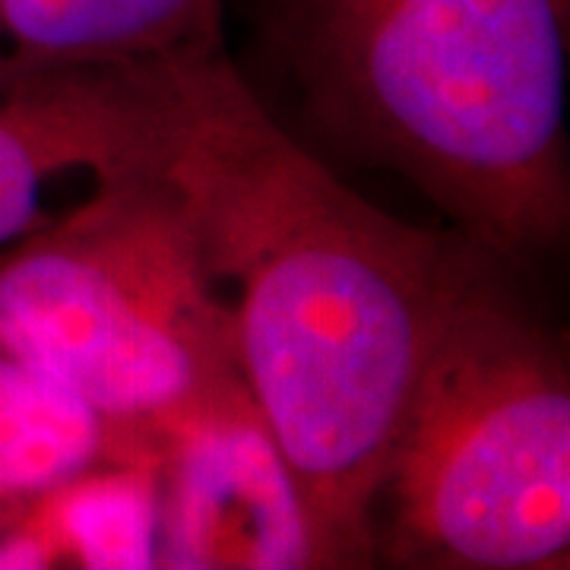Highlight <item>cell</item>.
I'll return each instance as SVG.
<instances>
[{
    "mask_svg": "<svg viewBox=\"0 0 570 570\" xmlns=\"http://www.w3.org/2000/svg\"><path fill=\"white\" fill-rule=\"evenodd\" d=\"M223 288L245 387L305 491L326 568H374V501L431 348L504 266L367 204L261 102L228 48L171 73L159 165Z\"/></svg>",
    "mask_w": 570,
    "mask_h": 570,
    "instance_id": "1",
    "label": "cell"
},
{
    "mask_svg": "<svg viewBox=\"0 0 570 570\" xmlns=\"http://www.w3.org/2000/svg\"><path fill=\"white\" fill-rule=\"evenodd\" d=\"M228 0H0V92L99 70H156L225 48Z\"/></svg>",
    "mask_w": 570,
    "mask_h": 570,
    "instance_id": "7",
    "label": "cell"
},
{
    "mask_svg": "<svg viewBox=\"0 0 570 570\" xmlns=\"http://www.w3.org/2000/svg\"><path fill=\"white\" fill-rule=\"evenodd\" d=\"M311 137L412 184L498 261L570 225L568 0H245Z\"/></svg>",
    "mask_w": 570,
    "mask_h": 570,
    "instance_id": "2",
    "label": "cell"
},
{
    "mask_svg": "<svg viewBox=\"0 0 570 570\" xmlns=\"http://www.w3.org/2000/svg\"><path fill=\"white\" fill-rule=\"evenodd\" d=\"M118 456V438L80 396L0 352V527Z\"/></svg>",
    "mask_w": 570,
    "mask_h": 570,
    "instance_id": "9",
    "label": "cell"
},
{
    "mask_svg": "<svg viewBox=\"0 0 570 570\" xmlns=\"http://www.w3.org/2000/svg\"><path fill=\"white\" fill-rule=\"evenodd\" d=\"M159 568L153 453L89 466L0 527V570Z\"/></svg>",
    "mask_w": 570,
    "mask_h": 570,
    "instance_id": "8",
    "label": "cell"
},
{
    "mask_svg": "<svg viewBox=\"0 0 570 570\" xmlns=\"http://www.w3.org/2000/svg\"><path fill=\"white\" fill-rule=\"evenodd\" d=\"M374 564L558 570L570 554L564 343L489 269L415 381L374 501Z\"/></svg>",
    "mask_w": 570,
    "mask_h": 570,
    "instance_id": "4",
    "label": "cell"
},
{
    "mask_svg": "<svg viewBox=\"0 0 570 570\" xmlns=\"http://www.w3.org/2000/svg\"><path fill=\"white\" fill-rule=\"evenodd\" d=\"M149 453L159 568H326L305 491L247 390L163 428Z\"/></svg>",
    "mask_w": 570,
    "mask_h": 570,
    "instance_id": "5",
    "label": "cell"
},
{
    "mask_svg": "<svg viewBox=\"0 0 570 570\" xmlns=\"http://www.w3.org/2000/svg\"><path fill=\"white\" fill-rule=\"evenodd\" d=\"M99 70L0 92V247L51 223V190L73 175L92 184L159 171L171 73Z\"/></svg>",
    "mask_w": 570,
    "mask_h": 570,
    "instance_id": "6",
    "label": "cell"
},
{
    "mask_svg": "<svg viewBox=\"0 0 570 570\" xmlns=\"http://www.w3.org/2000/svg\"><path fill=\"white\" fill-rule=\"evenodd\" d=\"M0 352L80 396L124 456L247 390L228 302L159 171L92 184L0 247Z\"/></svg>",
    "mask_w": 570,
    "mask_h": 570,
    "instance_id": "3",
    "label": "cell"
}]
</instances>
